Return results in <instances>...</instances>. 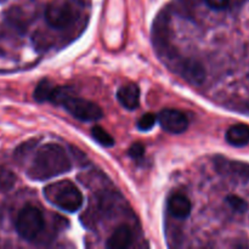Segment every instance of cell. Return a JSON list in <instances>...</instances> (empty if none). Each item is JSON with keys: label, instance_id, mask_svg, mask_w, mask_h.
Returning a JSON list of instances; mask_svg holds the SVG:
<instances>
[{"label": "cell", "instance_id": "18", "mask_svg": "<svg viewBox=\"0 0 249 249\" xmlns=\"http://www.w3.org/2000/svg\"><path fill=\"white\" fill-rule=\"evenodd\" d=\"M128 155L133 158L134 160H142L145 157V146L140 142H135L130 146L128 151Z\"/></svg>", "mask_w": 249, "mask_h": 249}, {"label": "cell", "instance_id": "2", "mask_svg": "<svg viewBox=\"0 0 249 249\" xmlns=\"http://www.w3.org/2000/svg\"><path fill=\"white\" fill-rule=\"evenodd\" d=\"M48 102L62 106L71 116L82 122H96L104 117V112L99 105L82 97L72 96L66 88L57 85H53L51 89Z\"/></svg>", "mask_w": 249, "mask_h": 249}, {"label": "cell", "instance_id": "13", "mask_svg": "<svg viewBox=\"0 0 249 249\" xmlns=\"http://www.w3.org/2000/svg\"><path fill=\"white\" fill-rule=\"evenodd\" d=\"M91 136L97 143H100L104 147H112L114 145V139L107 130H105L102 126L95 125L91 129Z\"/></svg>", "mask_w": 249, "mask_h": 249}, {"label": "cell", "instance_id": "5", "mask_svg": "<svg viewBox=\"0 0 249 249\" xmlns=\"http://www.w3.org/2000/svg\"><path fill=\"white\" fill-rule=\"evenodd\" d=\"M46 23L56 29H65L75 19V11L65 1H51L45 9Z\"/></svg>", "mask_w": 249, "mask_h": 249}, {"label": "cell", "instance_id": "11", "mask_svg": "<svg viewBox=\"0 0 249 249\" xmlns=\"http://www.w3.org/2000/svg\"><path fill=\"white\" fill-rule=\"evenodd\" d=\"M133 241V232L128 225H119L114 229L113 233L107 240L106 247L108 249L128 248Z\"/></svg>", "mask_w": 249, "mask_h": 249}, {"label": "cell", "instance_id": "19", "mask_svg": "<svg viewBox=\"0 0 249 249\" xmlns=\"http://www.w3.org/2000/svg\"><path fill=\"white\" fill-rule=\"evenodd\" d=\"M206 2L211 9L216 10V11L228 9L230 5V0H206Z\"/></svg>", "mask_w": 249, "mask_h": 249}, {"label": "cell", "instance_id": "16", "mask_svg": "<svg viewBox=\"0 0 249 249\" xmlns=\"http://www.w3.org/2000/svg\"><path fill=\"white\" fill-rule=\"evenodd\" d=\"M157 117L153 113H146L138 121V129L141 131H150L156 125Z\"/></svg>", "mask_w": 249, "mask_h": 249}, {"label": "cell", "instance_id": "10", "mask_svg": "<svg viewBox=\"0 0 249 249\" xmlns=\"http://www.w3.org/2000/svg\"><path fill=\"white\" fill-rule=\"evenodd\" d=\"M225 139L233 147H245L249 143V125L245 123L233 124L226 131Z\"/></svg>", "mask_w": 249, "mask_h": 249}, {"label": "cell", "instance_id": "9", "mask_svg": "<svg viewBox=\"0 0 249 249\" xmlns=\"http://www.w3.org/2000/svg\"><path fill=\"white\" fill-rule=\"evenodd\" d=\"M117 100L124 108L134 111L140 105V88L134 83L123 85L117 91Z\"/></svg>", "mask_w": 249, "mask_h": 249}, {"label": "cell", "instance_id": "8", "mask_svg": "<svg viewBox=\"0 0 249 249\" xmlns=\"http://www.w3.org/2000/svg\"><path fill=\"white\" fill-rule=\"evenodd\" d=\"M215 167L221 174L230 175V177L237 178V179L245 180V181L249 180V164L247 163L218 157L215 160Z\"/></svg>", "mask_w": 249, "mask_h": 249}, {"label": "cell", "instance_id": "12", "mask_svg": "<svg viewBox=\"0 0 249 249\" xmlns=\"http://www.w3.org/2000/svg\"><path fill=\"white\" fill-rule=\"evenodd\" d=\"M168 211L174 218L185 219L191 213V202L184 195H173L168 201Z\"/></svg>", "mask_w": 249, "mask_h": 249}, {"label": "cell", "instance_id": "3", "mask_svg": "<svg viewBox=\"0 0 249 249\" xmlns=\"http://www.w3.org/2000/svg\"><path fill=\"white\" fill-rule=\"evenodd\" d=\"M44 196L57 208L68 213L79 211L83 206V195L70 180H61L44 187Z\"/></svg>", "mask_w": 249, "mask_h": 249}, {"label": "cell", "instance_id": "17", "mask_svg": "<svg viewBox=\"0 0 249 249\" xmlns=\"http://www.w3.org/2000/svg\"><path fill=\"white\" fill-rule=\"evenodd\" d=\"M15 175L10 170L0 167V189L9 190L14 186Z\"/></svg>", "mask_w": 249, "mask_h": 249}, {"label": "cell", "instance_id": "7", "mask_svg": "<svg viewBox=\"0 0 249 249\" xmlns=\"http://www.w3.org/2000/svg\"><path fill=\"white\" fill-rule=\"evenodd\" d=\"M160 126L170 134H182L189 128V119L181 111L165 108L160 112L157 117Z\"/></svg>", "mask_w": 249, "mask_h": 249}, {"label": "cell", "instance_id": "1", "mask_svg": "<svg viewBox=\"0 0 249 249\" xmlns=\"http://www.w3.org/2000/svg\"><path fill=\"white\" fill-rule=\"evenodd\" d=\"M72 164L65 148L57 143H46L38 148L27 175L36 181H44L70 172Z\"/></svg>", "mask_w": 249, "mask_h": 249}, {"label": "cell", "instance_id": "6", "mask_svg": "<svg viewBox=\"0 0 249 249\" xmlns=\"http://www.w3.org/2000/svg\"><path fill=\"white\" fill-rule=\"evenodd\" d=\"M175 72L179 73L186 82L194 85L203 84L207 73L203 65L195 58H182L174 62Z\"/></svg>", "mask_w": 249, "mask_h": 249}, {"label": "cell", "instance_id": "4", "mask_svg": "<svg viewBox=\"0 0 249 249\" xmlns=\"http://www.w3.org/2000/svg\"><path fill=\"white\" fill-rule=\"evenodd\" d=\"M43 229L44 216L40 209L28 204L19 211L16 219V231L19 237L31 242L38 237Z\"/></svg>", "mask_w": 249, "mask_h": 249}, {"label": "cell", "instance_id": "14", "mask_svg": "<svg viewBox=\"0 0 249 249\" xmlns=\"http://www.w3.org/2000/svg\"><path fill=\"white\" fill-rule=\"evenodd\" d=\"M53 87V85L51 84L50 80L48 79L40 80V82L38 83V85H36V90H34V94H33L34 100L40 102V104H43V102H48Z\"/></svg>", "mask_w": 249, "mask_h": 249}, {"label": "cell", "instance_id": "15", "mask_svg": "<svg viewBox=\"0 0 249 249\" xmlns=\"http://www.w3.org/2000/svg\"><path fill=\"white\" fill-rule=\"evenodd\" d=\"M225 203L237 214H246L249 209L248 202L237 195H229L225 198Z\"/></svg>", "mask_w": 249, "mask_h": 249}]
</instances>
